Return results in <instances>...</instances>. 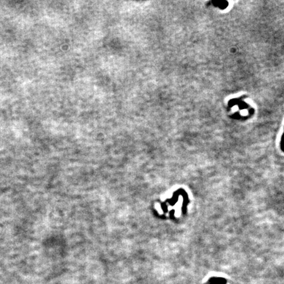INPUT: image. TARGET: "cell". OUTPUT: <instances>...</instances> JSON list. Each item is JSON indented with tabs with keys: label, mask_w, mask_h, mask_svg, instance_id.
Here are the masks:
<instances>
[{
	"label": "cell",
	"mask_w": 284,
	"mask_h": 284,
	"mask_svg": "<svg viewBox=\"0 0 284 284\" xmlns=\"http://www.w3.org/2000/svg\"><path fill=\"white\" fill-rule=\"evenodd\" d=\"M213 3H214L216 6L222 9H226L228 6V2L226 1H217L216 2L213 1Z\"/></svg>",
	"instance_id": "cell-2"
},
{
	"label": "cell",
	"mask_w": 284,
	"mask_h": 284,
	"mask_svg": "<svg viewBox=\"0 0 284 284\" xmlns=\"http://www.w3.org/2000/svg\"><path fill=\"white\" fill-rule=\"evenodd\" d=\"M237 99H232L229 102V106H234L235 105H236L238 103V101H237Z\"/></svg>",
	"instance_id": "cell-4"
},
{
	"label": "cell",
	"mask_w": 284,
	"mask_h": 284,
	"mask_svg": "<svg viewBox=\"0 0 284 284\" xmlns=\"http://www.w3.org/2000/svg\"><path fill=\"white\" fill-rule=\"evenodd\" d=\"M280 148H281V150H282V151L284 153V132L283 133V134L282 136V138H281Z\"/></svg>",
	"instance_id": "cell-3"
},
{
	"label": "cell",
	"mask_w": 284,
	"mask_h": 284,
	"mask_svg": "<svg viewBox=\"0 0 284 284\" xmlns=\"http://www.w3.org/2000/svg\"><path fill=\"white\" fill-rule=\"evenodd\" d=\"M227 281L224 278H214L210 280L209 283L210 284H226Z\"/></svg>",
	"instance_id": "cell-1"
}]
</instances>
